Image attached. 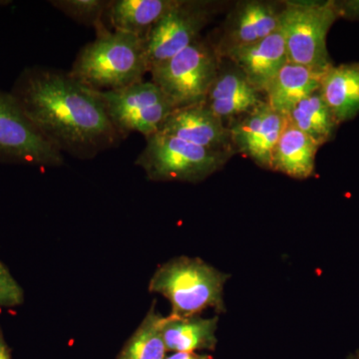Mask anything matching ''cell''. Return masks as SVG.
Segmentation results:
<instances>
[{"label":"cell","instance_id":"11","mask_svg":"<svg viewBox=\"0 0 359 359\" xmlns=\"http://www.w3.org/2000/svg\"><path fill=\"white\" fill-rule=\"evenodd\" d=\"M287 120L264 101L226 124L236 154L250 158L257 166L271 170V157Z\"/></svg>","mask_w":359,"mask_h":359},{"label":"cell","instance_id":"3","mask_svg":"<svg viewBox=\"0 0 359 359\" xmlns=\"http://www.w3.org/2000/svg\"><path fill=\"white\" fill-rule=\"evenodd\" d=\"M230 275L200 257L181 256L161 264L149 282V292L163 295L174 318L199 316L205 309L226 311L224 289Z\"/></svg>","mask_w":359,"mask_h":359},{"label":"cell","instance_id":"23","mask_svg":"<svg viewBox=\"0 0 359 359\" xmlns=\"http://www.w3.org/2000/svg\"><path fill=\"white\" fill-rule=\"evenodd\" d=\"M25 302V290L0 262V308H15Z\"/></svg>","mask_w":359,"mask_h":359},{"label":"cell","instance_id":"22","mask_svg":"<svg viewBox=\"0 0 359 359\" xmlns=\"http://www.w3.org/2000/svg\"><path fill=\"white\" fill-rule=\"evenodd\" d=\"M52 6L75 21L78 25L97 29L104 25V15L107 14L110 0H52Z\"/></svg>","mask_w":359,"mask_h":359},{"label":"cell","instance_id":"9","mask_svg":"<svg viewBox=\"0 0 359 359\" xmlns=\"http://www.w3.org/2000/svg\"><path fill=\"white\" fill-rule=\"evenodd\" d=\"M222 6L211 0H177L144 39L149 71L200 39Z\"/></svg>","mask_w":359,"mask_h":359},{"label":"cell","instance_id":"12","mask_svg":"<svg viewBox=\"0 0 359 359\" xmlns=\"http://www.w3.org/2000/svg\"><path fill=\"white\" fill-rule=\"evenodd\" d=\"M159 132L194 145L230 151L236 155L228 126L214 114L205 101L175 109Z\"/></svg>","mask_w":359,"mask_h":359},{"label":"cell","instance_id":"8","mask_svg":"<svg viewBox=\"0 0 359 359\" xmlns=\"http://www.w3.org/2000/svg\"><path fill=\"white\" fill-rule=\"evenodd\" d=\"M0 163L57 168L65 155L33 124L11 92L0 91Z\"/></svg>","mask_w":359,"mask_h":359},{"label":"cell","instance_id":"18","mask_svg":"<svg viewBox=\"0 0 359 359\" xmlns=\"http://www.w3.org/2000/svg\"><path fill=\"white\" fill-rule=\"evenodd\" d=\"M320 91L339 124L353 120L359 114V62L330 66Z\"/></svg>","mask_w":359,"mask_h":359},{"label":"cell","instance_id":"6","mask_svg":"<svg viewBox=\"0 0 359 359\" xmlns=\"http://www.w3.org/2000/svg\"><path fill=\"white\" fill-rule=\"evenodd\" d=\"M221 61L209 39L201 37L173 57L153 66L149 73L179 108L204 102Z\"/></svg>","mask_w":359,"mask_h":359},{"label":"cell","instance_id":"21","mask_svg":"<svg viewBox=\"0 0 359 359\" xmlns=\"http://www.w3.org/2000/svg\"><path fill=\"white\" fill-rule=\"evenodd\" d=\"M164 316L152 304L134 334L127 340L116 359H164L167 355L162 334Z\"/></svg>","mask_w":359,"mask_h":359},{"label":"cell","instance_id":"24","mask_svg":"<svg viewBox=\"0 0 359 359\" xmlns=\"http://www.w3.org/2000/svg\"><path fill=\"white\" fill-rule=\"evenodd\" d=\"M341 18H356L359 20V0L337 2Z\"/></svg>","mask_w":359,"mask_h":359},{"label":"cell","instance_id":"17","mask_svg":"<svg viewBox=\"0 0 359 359\" xmlns=\"http://www.w3.org/2000/svg\"><path fill=\"white\" fill-rule=\"evenodd\" d=\"M323 74L304 66L287 62L266 89V103L285 117L306 97L318 91Z\"/></svg>","mask_w":359,"mask_h":359},{"label":"cell","instance_id":"10","mask_svg":"<svg viewBox=\"0 0 359 359\" xmlns=\"http://www.w3.org/2000/svg\"><path fill=\"white\" fill-rule=\"evenodd\" d=\"M285 1L244 0L231 7L215 36L208 37L221 58L280 30Z\"/></svg>","mask_w":359,"mask_h":359},{"label":"cell","instance_id":"13","mask_svg":"<svg viewBox=\"0 0 359 359\" xmlns=\"http://www.w3.org/2000/svg\"><path fill=\"white\" fill-rule=\"evenodd\" d=\"M264 101L266 96L248 81L244 73L229 59L222 58L218 74L205 99L214 114L226 125Z\"/></svg>","mask_w":359,"mask_h":359},{"label":"cell","instance_id":"27","mask_svg":"<svg viewBox=\"0 0 359 359\" xmlns=\"http://www.w3.org/2000/svg\"><path fill=\"white\" fill-rule=\"evenodd\" d=\"M346 359H359V351H356L355 353L349 354Z\"/></svg>","mask_w":359,"mask_h":359},{"label":"cell","instance_id":"2","mask_svg":"<svg viewBox=\"0 0 359 359\" xmlns=\"http://www.w3.org/2000/svg\"><path fill=\"white\" fill-rule=\"evenodd\" d=\"M93 41L78 52L71 76L89 88L110 91L143 81L149 73L145 41L137 35L99 26Z\"/></svg>","mask_w":359,"mask_h":359},{"label":"cell","instance_id":"14","mask_svg":"<svg viewBox=\"0 0 359 359\" xmlns=\"http://www.w3.org/2000/svg\"><path fill=\"white\" fill-rule=\"evenodd\" d=\"M224 58L237 66L248 81L264 95L278 71L289 62L280 29L256 43L231 51Z\"/></svg>","mask_w":359,"mask_h":359},{"label":"cell","instance_id":"4","mask_svg":"<svg viewBox=\"0 0 359 359\" xmlns=\"http://www.w3.org/2000/svg\"><path fill=\"white\" fill-rule=\"evenodd\" d=\"M233 155L158 132L146 138L145 148L135 165L150 181L200 183L219 171Z\"/></svg>","mask_w":359,"mask_h":359},{"label":"cell","instance_id":"26","mask_svg":"<svg viewBox=\"0 0 359 359\" xmlns=\"http://www.w3.org/2000/svg\"><path fill=\"white\" fill-rule=\"evenodd\" d=\"M0 359H11V348L4 337L1 325H0Z\"/></svg>","mask_w":359,"mask_h":359},{"label":"cell","instance_id":"5","mask_svg":"<svg viewBox=\"0 0 359 359\" xmlns=\"http://www.w3.org/2000/svg\"><path fill=\"white\" fill-rule=\"evenodd\" d=\"M341 18L337 1L285 0L280 32L289 62L323 74L332 65L327 39L335 21Z\"/></svg>","mask_w":359,"mask_h":359},{"label":"cell","instance_id":"7","mask_svg":"<svg viewBox=\"0 0 359 359\" xmlns=\"http://www.w3.org/2000/svg\"><path fill=\"white\" fill-rule=\"evenodd\" d=\"M99 94L111 121L125 139L131 133L145 138L158 133L177 109L173 100L152 80Z\"/></svg>","mask_w":359,"mask_h":359},{"label":"cell","instance_id":"15","mask_svg":"<svg viewBox=\"0 0 359 359\" xmlns=\"http://www.w3.org/2000/svg\"><path fill=\"white\" fill-rule=\"evenodd\" d=\"M218 316H165L162 334L168 353L214 351L218 344Z\"/></svg>","mask_w":359,"mask_h":359},{"label":"cell","instance_id":"25","mask_svg":"<svg viewBox=\"0 0 359 359\" xmlns=\"http://www.w3.org/2000/svg\"><path fill=\"white\" fill-rule=\"evenodd\" d=\"M164 359H212V356L200 353H172Z\"/></svg>","mask_w":359,"mask_h":359},{"label":"cell","instance_id":"19","mask_svg":"<svg viewBox=\"0 0 359 359\" xmlns=\"http://www.w3.org/2000/svg\"><path fill=\"white\" fill-rule=\"evenodd\" d=\"M177 0H111L107 16L113 30L145 39Z\"/></svg>","mask_w":359,"mask_h":359},{"label":"cell","instance_id":"1","mask_svg":"<svg viewBox=\"0 0 359 359\" xmlns=\"http://www.w3.org/2000/svg\"><path fill=\"white\" fill-rule=\"evenodd\" d=\"M11 93L33 124L63 155L91 160L125 140L97 90L66 71L29 67Z\"/></svg>","mask_w":359,"mask_h":359},{"label":"cell","instance_id":"16","mask_svg":"<svg viewBox=\"0 0 359 359\" xmlns=\"http://www.w3.org/2000/svg\"><path fill=\"white\" fill-rule=\"evenodd\" d=\"M320 146L308 135L287 122L271 157V171L292 179L311 178L316 171V157Z\"/></svg>","mask_w":359,"mask_h":359},{"label":"cell","instance_id":"20","mask_svg":"<svg viewBox=\"0 0 359 359\" xmlns=\"http://www.w3.org/2000/svg\"><path fill=\"white\" fill-rule=\"evenodd\" d=\"M285 118L292 126L308 135L320 147L334 139L340 125L320 89L295 105Z\"/></svg>","mask_w":359,"mask_h":359}]
</instances>
